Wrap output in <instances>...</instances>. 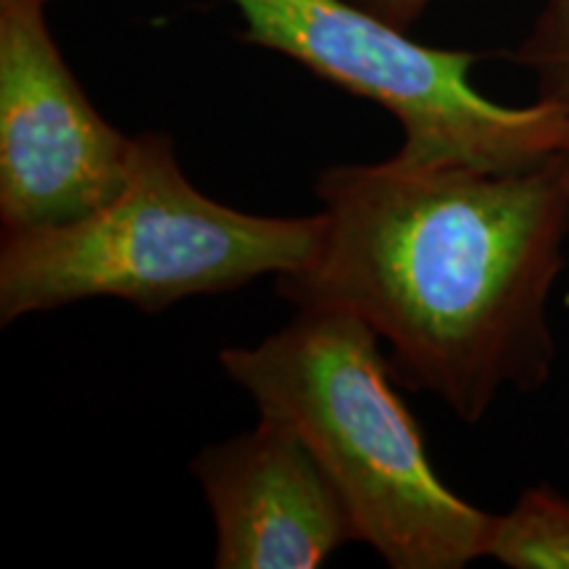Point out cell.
<instances>
[{"mask_svg":"<svg viewBox=\"0 0 569 569\" xmlns=\"http://www.w3.org/2000/svg\"><path fill=\"white\" fill-rule=\"evenodd\" d=\"M315 190L322 238L301 269L277 274L280 296L359 317L390 346L396 380L465 422H480L507 386L549 380L569 151L503 172L393 156L330 167Z\"/></svg>","mask_w":569,"mask_h":569,"instance_id":"6da1fadb","label":"cell"},{"mask_svg":"<svg viewBox=\"0 0 569 569\" xmlns=\"http://www.w3.org/2000/svg\"><path fill=\"white\" fill-rule=\"evenodd\" d=\"M219 365L261 417L303 438L343 498L356 540L388 567L459 569L488 557L496 517L440 482L367 322L338 309H298L259 346L224 348Z\"/></svg>","mask_w":569,"mask_h":569,"instance_id":"7a4b0ae2","label":"cell"},{"mask_svg":"<svg viewBox=\"0 0 569 569\" xmlns=\"http://www.w3.org/2000/svg\"><path fill=\"white\" fill-rule=\"evenodd\" d=\"M322 227V213L256 217L213 201L184 177L169 134H140L109 203L74 222L3 230L0 319L98 296L161 311L188 296L227 293L301 269Z\"/></svg>","mask_w":569,"mask_h":569,"instance_id":"3957f363","label":"cell"},{"mask_svg":"<svg viewBox=\"0 0 569 569\" xmlns=\"http://www.w3.org/2000/svg\"><path fill=\"white\" fill-rule=\"evenodd\" d=\"M230 3L243 19L246 42L393 113L403 127L401 159L503 172L569 151L567 109L549 101L509 109L472 88L478 53L419 46L351 0Z\"/></svg>","mask_w":569,"mask_h":569,"instance_id":"277c9868","label":"cell"},{"mask_svg":"<svg viewBox=\"0 0 569 569\" xmlns=\"http://www.w3.org/2000/svg\"><path fill=\"white\" fill-rule=\"evenodd\" d=\"M48 0H0V222L34 230L109 203L134 138L98 113L46 21Z\"/></svg>","mask_w":569,"mask_h":569,"instance_id":"5b68a950","label":"cell"},{"mask_svg":"<svg viewBox=\"0 0 569 569\" xmlns=\"http://www.w3.org/2000/svg\"><path fill=\"white\" fill-rule=\"evenodd\" d=\"M193 475L211 507L219 569H315L356 540L338 488L280 419L261 417L246 436L209 446Z\"/></svg>","mask_w":569,"mask_h":569,"instance_id":"8992f818","label":"cell"},{"mask_svg":"<svg viewBox=\"0 0 569 569\" xmlns=\"http://www.w3.org/2000/svg\"><path fill=\"white\" fill-rule=\"evenodd\" d=\"M488 557L511 569H569V501L549 488L525 490L496 517Z\"/></svg>","mask_w":569,"mask_h":569,"instance_id":"52a82bcc","label":"cell"},{"mask_svg":"<svg viewBox=\"0 0 569 569\" xmlns=\"http://www.w3.org/2000/svg\"><path fill=\"white\" fill-rule=\"evenodd\" d=\"M515 59L538 80V101L557 103L569 111V0H543Z\"/></svg>","mask_w":569,"mask_h":569,"instance_id":"ba28073f","label":"cell"},{"mask_svg":"<svg viewBox=\"0 0 569 569\" xmlns=\"http://www.w3.org/2000/svg\"><path fill=\"white\" fill-rule=\"evenodd\" d=\"M351 3L375 13V17L390 21V24L401 27V30H409L422 17L430 0H351Z\"/></svg>","mask_w":569,"mask_h":569,"instance_id":"9c48e42d","label":"cell"}]
</instances>
